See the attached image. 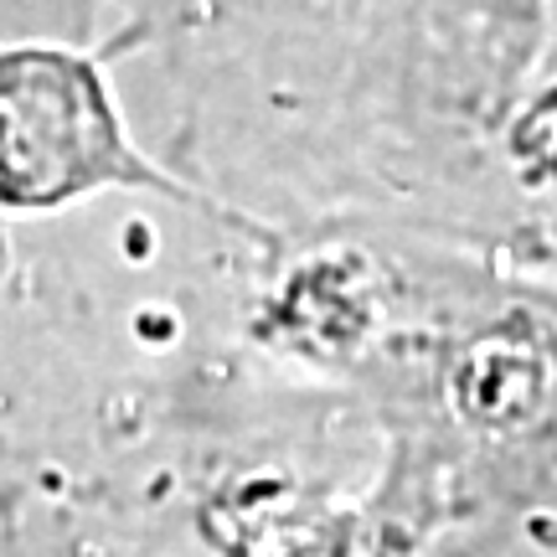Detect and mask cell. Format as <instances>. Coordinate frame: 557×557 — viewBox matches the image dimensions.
I'll return each mask as SVG.
<instances>
[{
    "label": "cell",
    "instance_id": "cell-1",
    "mask_svg": "<svg viewBox=\"0 0 557 557\" xmlns=\"http://www.w3.org/2000/svg\"><path fill=\"white\" fill-rule=\"evenodd\" d=\"M109 176H145L124 150L99 78L62 52L0 62V197L52 201Z\"/></svg>",
    "mask_w": 557,
    "mask_h": 557
}]
</instances>
